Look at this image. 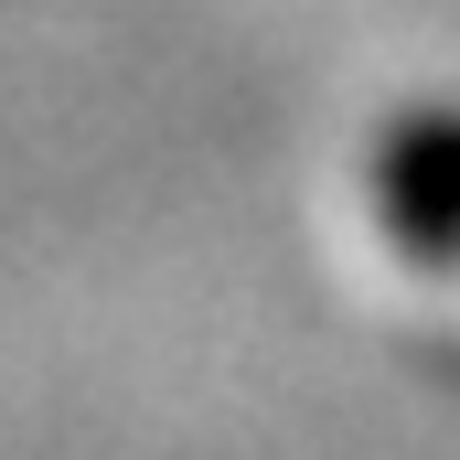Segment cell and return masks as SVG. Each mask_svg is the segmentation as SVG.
<instances>
[{
  "mask_svg": "<svg viewBox=\"0 0 460 460\" xmlns=\"http://www.w3.org/2000/svg\"><path fill=\"white\" fill-rule=\"evenodd\" d=\"M375 193L407 257H460V118H418L375 150Z\"/></svg>",
  "mask_w": 460,
  "mask_h": 460,
  "instance_id": "6da1fadb",
  "label": "cell"
}]
</instances>
